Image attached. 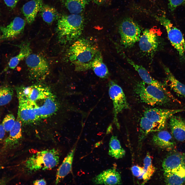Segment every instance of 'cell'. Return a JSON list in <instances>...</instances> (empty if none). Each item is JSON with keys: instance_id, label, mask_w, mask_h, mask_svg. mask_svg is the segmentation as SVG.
<instances>
[{"instance_id": "cb8c5ba5", "label": "cell", "mask_w": 185, "mask_h": 185, "mask_svg": "<svg viewBox=\"0 0 185 185\" xmlns=\"http://www.w3.org/2000/svg\"><path fill=\"white\" fill-rule=\"evenodd\" d=\"M91 69L96 75L100 78H105L108 75V70L103 62L102 55L99 51L92 61Z\"/></svg>"}, {"instance_id": "d590c367", "label": "cell", "mask_w": 185, "mask_h": 185, "mask_svg": "<svg viewBox=\"0 0 185 185\" xmlns=\"http://www.w3.org/2000/svg\"><path fill=\"white\" fill-rule=\"evenodd\" d=\"M5 131L2 124H0V143L3 139L4 137Z\"/></svg>"}, {"instance_id": "d6986e66", "label": "cell", "mask_w": 185, "mask_h": 185, "mask_svg": "<svg viewBox=\"0 0 185 185\" xmlns=\"http://www.w3.org/2000/svg\"><path fill=\"white\" fill-rule=\"evenodd\" d=\"M43 5V0H32L23 5L22 10L28 23L33 22Z\"/></svg>"}, {"instance_id": "f1b7e54d", "label": "cell", "mask_w": 185, "mask_h": 185, "mask_svg": "<svg viewBox=\"0 0 185 185\" xmlns=\"http://www.w3.org/2000/svg\"><path fill=\"white\" fill-rule=\"evenodd\" d=\"M40 11L43 20L48 24H51L60 17L56 9L48 5H43Z\"/></svg>"}, {"instance_id": "836d02e7", "label": "cell", "mask_w": 185, "mask_h": 185, "mask_svg": "<svg viewBox=\"0 0 185 185\" xmlns=\"http://www.w3.org/2000/svg\"><path fill=\"white\" fill-rule=\"evenodd\" d=\"M131 170L134 176L142 179L143 173V167L137 165H134L132 168Z\"/></svg>"}, {"instance_id": "2e32d148", "label": "cell", "mask_w": 185, "mask_h": 185, "mask_svg": "<svg viewBox=\"0 0 185 185\" xmlns=\"http://www.w3.org/2000/svg\"><path fill=\"white\" fill-rule=\"evenodd\" d=\"M126 60L138 73L143 81L147 84L155 86L165 91L168 90L161 82L153 78L146 69L142 66L136 64L132 60L125 56Z\"/></svg>"}, {"instance_id": "f35d334b", "label": "cell", "mask_w": 185, "mask_h": 185, "mask_svg": "<svg viewBox=\"0 0 185 185\" xmlns=\"http://www.w3.org/2000/svg\"><path fill=\"white\" fill-rule=\"evenodd\" d=\"M112 127L111 126H110L109 127V128L108 130L107 131V133L108 134L109 133H110L111 131Z\"/></svg>"}, {"instance_id": "83f0119b", "label": "cell", "mask_w": 185, "mask_h": 185, "mask_svg": "<svg viewBox=\"0 0 185 185\" xmlns=\"http://www.w3.org/2000/svg\"><path fill=\"white\" fill-rule=\"evenodd\" d=\"M140 125L142 132L146 134L162 130L165 127V124L153 122L143 116L141 119Z\"/></svg>"}, {"instance_id": "8d00e7d4", "label": "cell", "mask_w": 185, "mask_h": 185, "mask_svg": "<svg viewBox=\"0 0 185 185\" xmlns=\"http://www.w3.org/2000/svg\"><path fill=\"white\" fill-rule=\"evenodd\" d=\"M33 184L35 185H46V181L44 179H42L36 180L33 182Z\"/></svg>"}, {"instance_id": "52a82bcc", "label": "cell", "mask_w": 185, "mask_h": 185, "mask_svg": "<svg viewBox=\"0 0 185 185\" xmlns=\"http://www.w3.org/2000/svg\"><path fill=\"white\" fill-rule=\"evenodd\" d=\"M121 44L126 48L133 47L138 42L141 35V30L138 24L130 18H126L122 21L119 27Z\"/></svg>"}, {"instance_id": "ba28073f", "label": "cell", "mask_w": 185, "mask_h": 185, "mask_svg": "<svg viewBox=\"0 0 185 185\" xmlns=\"http://www.w3.org/2000/svg\"><path fill=\"white\" fill-rule=\"evenodd\" d=\"M108 93L113 103V122L118 129L120 125L118 118V114L123 110L129 109L130 106L122 88L113 81L109 83Z\"/></svg>"}, {"instance_id": "603a6c76", "label": "cell", "mask_w": 185, "mask_h": 185, "mask_svg": "<svg viewBox=\"0 0 185 185\" xmlns=\"http://www.w3.org/2000/svg\"><path fill=\"white\" fill-rule=\"evenodd\" d=\"M164 181L167 185L185 184V167L164 172Z\"/></svg>"}, {"instance_id": "d6a6232c", "label": "cell", "mask_w": 185, "mask_h": 185, "mask_svg": "<svg viewBox=\"0 0 185 185\" xmlns=\"http://www.w3.org/2000/svg\"><path fill=\"white\" fill-rule=\"evenodd\" d=\"M182 5H185V0H168V8L171 12H173L178 6Z\"/></svg>"}, {"instance_id": "4fadbf2b", "label": "cell", "mask_w": 185, "mask_h": 185, "mask_svg": "<svg viewBox=\"0 0 185 185\" xmlns=\"http://www.w3.org/2000/svg\"><path fill=\"white\" fill-rule=\"evenodd\" d=\"M25 24L24 19L20 17H16L8 25L0 27L2 33L0 39L7 40L16 37L23 31Z\"/></svg>"}, {"instance_id": "f546056e", "label": "cell", "mask_w": 185, "mask_h": 185, "mask_svg": "<svg viewBox=\"0 0 185 185\" xmlns=\"http://www.w3.org/2000/svg\"><path fill=\"white\" fill-rule=\"evenodd\" d=\"M143 164V173L142 179L144 184L150 179L155 170V168L152 164L151 158L148 153L144 160Z\"/></svg>"}, {"instance_id": "8fae6325", "label": "cell", "mask_w": 185, "mask_h": 185, "mask_svg": "<svg viewBox=\"0 0 185 185\" xmlns=\"http://www.w3.org/2000/svg\"><path fill=\"white\" fill-rule=\"evenodd\" d=\"M138 42L140 50L144 53L152 55L156 51L159 45L157 35L152 29L145 30Z\"/></svg>"}, {"instance_id": "9c48e42d", "label": "cell", "mask_w": 185, "mask_h": 185, "mask_svg": "<svg viewBox=\"0 0 185 185\" xmlns=\"http://www.w3.org/2000/svg\"><path fill=\"white\" fill-rule=\"evenodd\" d=\"M25 62L31 79L39 81L44 79L49 73L48 63L43 56L30 54L25 59Z\"/></svg>"}, {"instance_id": "30bf717a", "label": "cell", "mask_w": 185, "mask_h": 185, "mask_svg": "<svg viewBox=\"0 0 185 185\" xmlns=\"http://www.w3.org/2000/svg\"><path fill=\"white\" fill-rule=\"evenodd\" d=\"M16 90L18 101H32L53 94L48 87L41 85L18 87L16 88Z\"/></svg>"}, {"instance_id": "1f68e13d", "label": "cell", "mask_w": 185, "mask_h": 185, "mask_svg": "<svg viewBox=\"0 0 185 185\" xmlns=\"http://www.w3.org/2000/svg\"><path fill=\"white\" fill-rule=\"evenodd\" d=\"M15 120V117L12 114H7L5 116L2 124L6 132L10 131L14 126Z\"/></svg>"}, {"instance_id": "e0dca14e", "label": "cell", "mask_w": 185, "mask_h": 185, "mask_svg": "<svg viewBox=\"0 0 185 185\" xmlns=\"http://www.w3.org/2000/svg\"><path fill=\"white\" fill-rule=\"evenodd\" d=\"M77 143L64 158L62 163L57 169L56 176L55 184L59 183L71 171L74 154L77 146Z\"/></svg>"}, {"instance_id": "7a4b0ae2", "label": "cell", "mask_w": 185, "mask_h": 185, "mask_svg": "<svg viewBox=\"0 0 185 185\" xmlns=\"http://www.w3.org/2000/svg\"><path fill=\"white\" fill-rule=\"evenodd\" d=\"M84 26L83 17L79 14L63 15L58 19L56 32L59 41L66 43L79 38Z\"/></svg>"}, {"instance_id": "e575fe53", "label": "cell", "mask_w": 185, "mask_h": 185, "mask_svg": "<svg viewBox=\"0 0 185 185\" xmlns=\"http://www.w3.org/2000/svg\"><path fill=\"white\" fill-rule=\"evenodd\" d=\"M20 0H4L6 5L11 8H14Z\"/></svg>"}, {"instance_id": "277c9868", "label": "cell", "mask_w": 185, "mask_h": 185, "mask_svg": "<svg viewBox=\"0 0 185 185\" xmlns=\"http://www.w3.org/2000/svg\"><path fill=\"white\" fill-rule=\"evenodd\" d=\"M60 155L55 149L39 151L26 160L25 168L30 172L51 169L59 163Z\"/></svg>"}, {"instance_id": "3957f363", "label": "cell", "mask_w": 185, "mask_h": 185, "mask_svg": "<svg viewBox=\"0 0 185 185\" xmlns=\"http://www.w3.org/2000/svg\"><path fill=\"white\" fill-rule=\"evenodd\" d=\"M134 91L142 102L151 106L181 104L170 91H164L143 81L137 84Z\"/></svg>"}, {"instance_id": "4dcf8cb0", "label": "cell", "mask_w": 185, "mask_h": 185, "mask_svg": "<svg viewBox=\"0 0 185 185\" xmlns=\"http://www.w3.org/2000/svg\"><path fill=\"white\" fill-rule=\"evenodd\" d=\"M13 92L12 88L8 85L0 87V106L6 105L11 101Z\"/></svg>"}, {"instance_id": "7402d4cb", "label": "cell", "mask_w": 185, "mask_h": 185, "mask_svg": "<svg viewBox=\"0 0 185 185\" xmlns=\"http://www.w3.org/2000/svg\"><path fill=\"white\" fill-rule=\"evenodd\" d=\"M153 141L156 145L166 150L172 149L175 144L172 136L166 130L158 131L154 135Z\"/></svg>"}, {"instance_id": "5b68a950", "label": "cell", "mask_w": 185, "mask_h": 185, "mask_svg": "<svg viewBox=\"0 0 185 185\" xmlns=\"http://www.w3.org/2000/svg\"><path fill=\"white\" fill-rule=\"evenodd\" d=\"M19 101L24 103L29 114L37 121L53 115L58 108L57 101L53 94L34 101Z\"/></svg>"}, {"instance_id": "6da1fadb", "label": "cell", "mask_w": 185, "mask_h": 185, "mask_svg": "<svg viewBox=\"0 0 185 185\" xmlns=\"http://www.w3.org/2000/svg\"><path fill=\"white\" fill-rule=\"evenodd\" d=\"M99 51L97 43L92 40L78 38L69 47L67 55L76 71H83L91 69L92 61Z\"/></svg>"}, {"instance_id": "44dd1931", "label": "cell", "mask_w": 185, "mask_h": 185, "mask_svg": "<svg viewBox=\"0 0 185 185\" xmlns=\"http://www.w3.org/2000/svg\"><path fill=\"white\" fill-rule=\"evenodd\" d=\"M163 67L166 76V84L178 96L185 98V85L175 78L168 67L164 65Z\"/></svg>"}, {"instance_id": "ab89813d", "label": "cell", "mask_w": 185, "mask_h": 185, "mask_svg": "<svg viewBox=\"0 0 185 185\" xmlns=\"http://www.w3.org/2000/svg\"></svg>"}, {"instance_id": "ffe728a7", "label": "cell", "mask_w": 185, "mask_h": 185, "mask_svg": "<svg viewBox=\"0 0 185 185\" xmlns=\"http://www.w3.org/2000/svg\"><path fill=\"white\" fill-rule=\"evenodd\" d=\"M162 166L164 172L185 167V154L175 153L169 155L163 160Z\"/></svg>"}, {"instance_id": "d4e9b609", "label": "cell", "mask_w": 185, "mask_h": 185, "mask_svg": "<svg viewBox=\"0 0 185 185\" xmlns=\"http://www.w3.org/2000/svg\"><path fill=\"white\" fill-rule=\"evenodd\" d=\"M20 47V50L18 53L11 58L9 61L8 65V68L14 69L21 61L26 58L31 53V49L29 43H23Z\"/></svg>"}, {"instance_id": "9a60e30c", "label": "cell", "mask_w": 185, "mask_h": 185, "mask_svg": "<svg viewBox=\"0 0 185 185\" xmlns=\"http://www.w3.org/2000/svg\"><path fill=\"white\" fill-rule=\"evenodd\" d=\"M92 181L94 184H120L122 183L120 174L114 169L103 171L94 177Z\"/></svg>"}, {"instance_id": "484cf974", "label": "cell", "mask_w": 185, "mask_h": 185, "mask_svg": "<svg viewBox=\"0 0 185 185\" xmlns=\"http://www.w3.org/2000/svg\"><path fill=\"white\" fill-rule=\"evenodd\" d=\"M109 145L108 154L109 156L118 159L123 158L125 155V151L122 147L117 136H112Z\"/></svg>"}, {"instance_id": "8992f818", "label": "cell", "mask_w": 185, "mask_h": 185, "mask_svg": "<svg viewBox=\"0 0 185 185\" xmlns=\"http://www.w3.org/2000/svg\"><path fill=\"white\" fill-rule=\"evenodd\" d=\"M153 16L165 27L171 44L177 51L180 60L184 61L185 59V41L181 32L174 26L165 15Z\"/></svg>"}, {"instance_id": "5bb4252c", "label": "cell", "mask_w": 185, "mask_h": 185, "mask_svg": "<svg viewBox=\"0 0 185 185\" xmlns=\"http://www.w3.org/2000/svg\"><path fill=\"white\" fill-rule=\"evenodd\" d=\"M22 122L17 116L15 124L10 131L8 137L4 140L2 147L4 151H8L16 148L22 138Z\"/></svg>"}, {"instance_id": "74e56055", "label": "cell", "mask_w": 185, "mask_h": 185, "mask_svg": "<svg viewBox=\"0 0 185 185\" xmlns=\"http://www.w3.org/2000/svg\"><path fill=\"white\" fill-rule=\"evenodd\" d=\"M94 3L97 4H102L108 0H92Z\"/></svg>"}, {"instance_id": "4316f807", "label": "cell", "mask_w": 185, "mask_h": 185, "mask_svg": "<svg viewBox=\"0 0 185 185\" xmlns=\"http://www.w3.org/2000/svg\"><path fill=\"white\" fill-rule=\"evenodd\" d=\"M89 0H61L64 6L72 14H79L84 9Z\"/></svg>"}, {"instance_id": "7c38bea8", "label": "cell", "mask_w": 185, "mask_h": 185, "mask_svg": "<svg viewBox=\"0 0 185 185\" xmlns=\"http://www.w3.org/2000/svg\"><path fill=\"white\" fill-rule=\"evenodd\" d=\"M183 109H169L153 108L146 109L143 116L155 122L166 124L167 120L175 114L185 112Z\"/></svg>"}, {"instance_id": "ac0fdd59", "label": "cell", "mask_w": 185, "mask_h": 185, "mask_svg": "<svg viewBox=\"0 0 185 185\" xmlns=\"http://www.w3.org/2000/svg\"><path fill=\"white\" fill-rule=\"evenodd\" d=\"M169 119V124L172 135L178 141H184L185 119L180 116L174 115Z\"/></svg>"}]
</instances>
